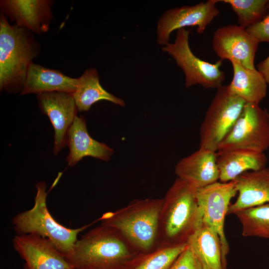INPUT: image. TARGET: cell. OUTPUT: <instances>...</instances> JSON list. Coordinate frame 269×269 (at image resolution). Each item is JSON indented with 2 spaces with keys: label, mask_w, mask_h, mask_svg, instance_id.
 <instances>
[{
  "label": "cell",
  "mask_w": 269,
  "mask_h": 269,
  "mask_svg": "<svg viewBox=\"0 0 269 269\" xmlns=\"http://www.w3.org/2000/svg\"><path fill=\"white\" fill-rule=\"evenodd\" d=\"M269 0H221L236 14L239 25L247 29L263 20L268 14Z\"/></svg>",
  "instance_id": "cell-25"
},
{
  "label": "cell",
  "mask_w": 269,
  "mask_h": 269,
  "mask_svg": "<svg viewBox=\"0 0 269 269\" xmlns=\"http://www.w3.org/2000/svg\"><path fill=\"white\" fill-rule=\"evenodd\" d=\"M216 154L219 180L222 182L234 180L247 171L261 169L268 161L264 152L247 149L217 151Z\"/></svg>",
  "instance_id": "cell-19"
},
{
  "label": "cell",
  "mask_w": 269,
  "mask_h": 269,
  "mask_svg": "<svg viewBox=\"0 0 269 269\" xmlns=\"http://www.w3.org/2000/svg\"><path fill=\"white\" fill-rule=\"evenodd\" d=\"M78 78L75 91L72 94L78 111H88L100 100H107L120 106L125 105L121 99L107 91L101 85L97 70L93 67L86 69Z\"/></svg>",
  "instance_id": "cell-22"
},
{
  "label": "cell",
  "mask_w": 269,
  "mask_h": 269,
  "mask_svg": "<svg viewBox=\"0 0 269 269\" xmlns=\"http://www.w3.org/2000/svg\"><path fill=\"white\" fill-rule=\"evenodd\" d=\"M197 190L177 178L167 190L160 215V246L187 244L189 238L202 225V214Z\"/></svg>",
  "instance_id": "cell-3"
},
{
  "label": "cell",
  "mask_w": 269,
  "mask_h": 269,
  "mask_svg": "<svg viewBox=\"0 0 269 269\" xmlns=\"http://www.w3.org/2000/svg\"><path fill=\"white\" fill-rule=\"evenodd\" d=\"M237 192L234 180L227 182L217 181L197 190L198 203L202 214V223L212 228L219 237L224 269H227L226 257L230 251L224 232L225 219L230 201Z\"/></svg>",
  "instance_id": "cell-9"
},
{
  "label": "cell",
  "mask_w": 269,
  "mask_h": 269,
  "mask_svg": "<svg viewBox=\"0 0 269 269\" xmlns=\"http://www.w3.org/2000/svg\"><path fill=\"white\" fill-rule=\"evenodd\" d=\"M187 244L160 246L148 253L138 254L126 269H169Z\"/></svg>",
  "instance_id": "cell-24"
},
{
  "label": "cell",
  "mask_w": 269,
  "mask_h": 269,
  "mask_svg": "<svg viewBox=\"0 0 269 269\" xmlns=\"http://www.w3.org/2000/svg\"><path fill=\"white\" fill-rule=\"evenodd\" d=\"M169 269H204L196 256L187 245Z\"/></svg>",
  "instance_id": "cell-26"
},
{
  "label": "cell",
  "mask_w": 269,
  "mask_h": 269,
  "mask_svg": "<svg viewBox=\"0 0 269 269\" xmlns=\"http://www.w3.org/2000/svg\"><path fill=\"white\" fill-rule=\"evenodd\" d=\"M34 205L30 210L20 212L12 219L17 235L35 234L49 240L65 258L72 252L78 240V234L92 224L78 229L66 228L51 216L46 204V184L44 181L35 185Z\"/></svg>",
  "instance_id": "cell-5"
},
{
  "label": "cell",
  "mask_w": 269,
  "mask_h": 269,
  "mask_svg": "<svg viewBox=\"0 0 269 269\" xmlns=\"http://www.w3.org/2000/svg\"><path fill=\"white\" fill-rule=\"evenodd\" d=\"M15 250L25 261L24 269H73L66 258L47 238L35 234L16 235Z\"/></svg>",
  "instance_id": "cell-13"
},
{
  "label": "cell",
  "mask_w": 269,
  "mask_h": 269,
  "mask_svg": "<svg viewBox=\"0 0 269 269\" xmlns=\"http://www.w3.org/2000/svg\"><path fill=\"white\" fill-rule=\"evenodd\" d=\"M245 104L243 99L230 93L227 85L217 88L200 127L199 149L217 152Z\"/></svg>",
  "instance_id": "cell-6"
},
{
  "label": "cell",
  "mask_w": 269,
  "mask_h": 269,
  "mask_svg": "<svg viewBox=\"0 0 269 269\" xmlns=\"http://www.w3.org/2000/svg\"><path fill=\"white\" fill-rule=\"evenodd\" d=\"M267 9L268 14L263 20L246 29L259 43H269V0L267 3Z\"/></svg>",
  "instance_id": "cell-27"
},
{
  "label": "cell",
  "mask_w": 269,
  "mask_h": 269,
  "mask_svg": "<svg viewBox=\"0 0 269 269\" xmlns=\"http://www.w3.org/2000/svg\"><path fill=\"white\" fill-rule=\"evenodd\" d=\"M259 43L246 29L237 24L217 28L212 38L213 51L220 60L235 61L250 69H256L254 60Z\"/></svg>",
  "instance_id": "cell-11"
},
{
  "label": "cell",
  "mask_w": 269,
  "mask_h": 269,
  "mask_svg": "<svg viewBox=\"0 0 269 269\" xmlns=\"http://www.w3.org/2000/svg\"><path fill=\"white\" fill-rule=\"evenodd\" d=\"M187 245L204 269H224L221 241L211 227L202 223L189 238Z\"/></svg>",
  "instance_id": "cell-21"
},
{
  "label": "cell",
  "mask_w": 269,
  "mask_h": 269,
  "mask_svg": "<svg viewBox=\"0 0 269 269\" xmlns=\"http://www.w3.org/2000/svg\"><path fill=\"white\" fill-rule=\"evenodd\" d=\"M53 3L49 0H1L0 6L13 24L40 35L49 29Z\"/></svg>",
  "instance_id": "cell-14"
},
{
  "label": "cell",
  "mask_w": 269,
  "mask_h": 269,
  "mask_svg": "<svg viewBox=\"0 0 269 269\" xmlns=\"http://www.w3.org/2000/svg\"><path fill=\"white\" fill-rule=\"evenodd\" d=\"M257 70L264 77L268 86H269V55L257 65Z\"/></svg>",
  "instance_id": "cell-28"
},
{
  "label": "cell",
  "mask_w": 269,
  "mask_h": 269,
  "mask_svg": "<svg viewBox=\"0 0 269 269\" xmlns=\"http://www.w3.org/2000/svg\"><path fill=\"white\" fill-rule=\"evenodd\" d=\"M220 0H208L193 5H184L166 10L159 18L157 25V43L165 46L169 43L171 33L188 26H196L202 34L220 13L216 4Z\"/></svg>",
  "instance_id": "cell-10"
},
{
  "label": "cell",
  "mask_w": 269,
  "mask_h": 269,
  "mask_svg": "<svg viewBox=\"0 0 269 269\" xmlns=\"http://www.w3.org/2000/svg\"><path fill=\"white\" fill-rule=\"evenodd\" d=\"M233 79L227 85L228 92L246 103L259 104L266 97L268 85L261 73L256 69L247 68L239 63L231 62Z\"/></svg>",
  "instance_id": "cell-20"
},
{
  "label": "cell",
  "mask_w": 269,
  "mask_h": 269,
  "mask_svg": "<svg viewBox=\"0 0 269 269\" xmlns=\"http://www.w3.org/2000/svg\"><path fill=\"white\" fill-rule=\"evenodd\" d=\"M78 78L67 76L58 70L31 64L20 95L60 92L73 94L76 90Z\"/></svg>",
  "instance_id": "cell-18"
},
{
  "label": "cell",
  "mask_w": 269,
  "mask_h": 269,
  "mask_svg": "<svg viewBox=\"0 0 269 269\" xmlns=\"http://www.w3.org/2000/svg\"><path fill=\"white\" fill-rule=\"evenodd\" d=\"M234 214L242 225L243 236L269 239V203L243 209Z\"/></svg>",
  "instance_id": "cell-23"
},
{
  "label": "cell",
  "mask_w": 269,
  "mask_h": 269,
  "mask_svg": "<svg viewBox=\"0 0 269 269\" xmlns=\"http://www.w3.org/2000/svg\"><path fill=\"white\" fill-rule=\"evenodd\" d=\"M137 255L119 232L101 225L78 239L66 259L76 269H126Z\"/></svg>",
  "instance_id": "cell-2"
},
{
  "label": "cell",
  "mask_w": 269,
  "mask_h": 269,
  "mask_svg": "<svg viewBox=\"0 0 269 269\" xmlns=\"http://www.w3.org/2000/svg\"><path fill=\"white\" fill-rule=\"evenodd\" d=\"M163 198L136 199L99 219L101 225L112 227L138 254L152 252L160 246L159 220Z\"/></svg>",
  "instance_id": "cell-1"
},
{
  "label": "cell",
  "mask_w": 269,
  "mask_h": 269,
  "mask_svg": "<svg viewBox=\"0 0 269 269\" xmlns=\"http://www.w3.org/2000/svg\"><path fill=\"white\" fill-rule=\"evenodd\" d=\"M268 114H269V111Z\"/></svg>",
  "instance_id": "cell-29"
},
{
  "label": "cell",
  "mask_w": 269,
  "mask_h": 269,
  "mask_svg": "<svg viewBox=\"0 0 269 269\" xmlns=\"http://www.w3.org/2000/svg\"><path fill=\"white\" fill-rule=\"evenodd\" d=\"M41 112L47 116L54 130L53 153L55 155L67 145V134L78 110L72 94L53 92L36 95Z\"/></svg>",
  "instance_id": "cell-12"
},
{
  "label": "cell",
  "mask_w": 269,
  "mask_h": 269,
  "mask_svg": "<svg viewBox=\"0 0 269 269\" xmlns=\"http://www.w3.org/2000/svg\"><path fill=\"white\" fill-rule=\"evenodd\" d=\"M269 111L259 104L246 103L231 131L217 151L247 149L264 152L269 148Z\"/></svg>",
  "instance_id": "cell-7"
},
{
  "label": "cell",
  "mask_w": 269,
  "mask_h": 269,
  "mask_svg": "<svg viewBox=\"0 0 269 269\" xmlns=\"http://www.w3.org/2000/svg\"><path fill=\"white\" fill-rule=\"evenodd\" d=\"M174 172L177 178L196 188L217 182L219 172L216 152L199 148L180 160L175 165Z\"/></svg>",
  "instance_id": "cell-15"
},
{
  "label": "cell",
  "mask_w": 269,
  "mask_h": 269,
  "mask_svg": "<svg viewBox=\"0 0 269 269\" xmlns=\"http://www.w3.org/2000/svg\"><path fill=\"white\" fill-rule=\"evenodd\" d=\"M39 43L29 29L10 24L0 15V90L20 94L33 60L38 56Z\"/></svg>",
  "instance_id": "cell-4"
},
{
  "label": "cell",
  "mask_w": 269,
  "mask_h": 269,
  "mask_svg": "<svg viewBox=\"0 0 269 269\" xmlns=\"http://www.w3.org/2000/svg\"><path fill=\"white\" fill-rule=\"evenodd\" d=\"M189 32L186 28L177 30L174 43L163 46L162 51L170 55L183 71L186 87L198 84L206 89L218 88L225 77L220 68L222 60L211 63L196 56L189 44Z\"/></svg>",
  "instance_id": "cell-8"
},
{
  "label": "cell",
  "mask_w": 269,
  "mask_h": 269,
  "mask_svg": "<svg viewBox=\"0 0 269 269\" xmlns=\"http://www.w3.org/2000/svg\"><path fill=\"white\" fill-rule=\"evenodd\" d=\"M239 193L230 204L227 215L256 206L269 203V168L243 173L234 179Z\"/></svg>",
  "instance_id": "cell-17"
},
{
  "label": "cell",
  "mask_w": 269,
  "mask_h": 269,
  "mask_svg": "<svg viewBox=\"0 0 269 269\" xmlns=\"http://www.w3.org/2000/svg\"><path fill=\"white\" fill-rule=\"evenodd\" d=\"M73 269H74V268Z\"/></svg>",
  "instance_id": "cell-30"
},
{
  "label": "cell",
  "mask_w": 269,
  "mask_h": 269,
  "mask_svg": "<svg viewBox=\"0 0 269 269\" xmlns=\"http://www.w3.org/2000/svg\"><path fill=\"white\" fill-rule=\"evenodd\" d=\"M67 145L69 152L66 160L70 166H75L85 156H91L107 161L110 160L114 152L113 148L90 136L86 120L82 115L75 118L69 130Z\"/></svg>",
  "instance_id": "cell-16"
}]
</instances>
